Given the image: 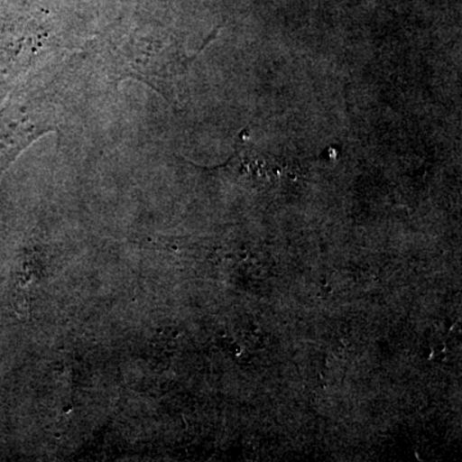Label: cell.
<instances>
[{
    "instance_id": "obj_1",
    "label": "cell",
    "mask_w": 462,
    "mask_h": 462,
    "mask_svg": "<svg viewBox=\"0 0 462 462\" xmlns=\"http://www.w3.org/2000/svg\"><path fill=\"white\" fill-rule=\"evenodd\" d=\"M106 71L117 81L134 79L171 100L188 58L169 33L149 26L108 27L96 45Z\"/></svg>"
}]
</instances>
